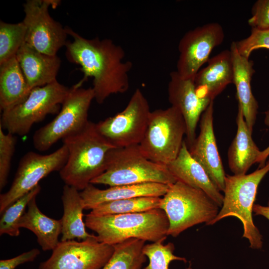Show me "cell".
Returning a JSON list of instances; mask_svg holds the SVG:
<instances>
[{"label": "cell", "instance_id": "obj_1", "mask_svg": "<svg viewBox=\"0 0 269 269\" xmlns=\"http://www.w3.org/2000/svg\"><path fill=\"white\" fill-rule=\"evenodd\" d=\"M68 35L73 38L67 41L66 56L72 63L80 66L84 73L81 81L75 84L81 87L88 77L93 78L94 99L102 104L113 94H123L130 86L129 74L133 64L125 60L123 47L108 38L86 39L65 27Z\"/></svg>", "mask_w": 269, "mask_h": 269}, {"label": "cell", "instance_id": "obj_2", "mask_svg": "<svg viewBox=\"0 0 269 269\" xmlns=\"http://www.w3.org/2000/svg\"><path fill=\"white\" fill-rule=\"evenodd\" d=\"M62 140L68 156L59 171L60 177L66 185L83 190L105 171L107 154L116 147L99 133L96 123L90 121Z\"/></svg>", "mask_w": 269, "mask_h": 269}, {"label": "cell", "instance_id": "obj_3", "mask_svg": "<svg viewBox=\"0 0 269 269\" xmlns=\"http://www.w3.org/2000/svg\"><path fill=\"white\" fill-rule=\"evenodd\" d=\"M86 227L97 234L99 242L113 246L136 238L151 243L167 238L169 221L159 208L124 214L86 215Z\"/></svg>", "mask_w": 269, "mask_h": 269}, {"label": "cell", "instance_id": "obj_4", "mask_svg": "<svg viewBox=\"0 0 269 269\" xmlns=\"http://www.w3.org/2000/svg\"><path fill=\"white\" fill-rule=\"evenodd\" d=\"M269 172V158L266 164L248 174H226L222 205L216 217L211 222L212 225L228 217H235L242 223V237L248 240L250 248L260 250L263 246V237L253 219V208L261 181Z\"/></svg>", "mask_w": 269, "mask_h": 269}, {"label": "cell", "instance_id": "obj_5", "mask_svg": "<svg viewBox=\"0 0 269 269\" xmlns=\"http://www.w3.org/2000/svg\"><path fill=\"white\" fill-rule=\"evenodd\" d=\"M176 181L166 165L147 158L136 145L111 149L107 155L105 171L91 183L110 187L146 183L170 185Z\"/></svg>", "mask_w": 269, "mask_h": 269}, {"label": "cell", "instance_id": "obj_6", "mask_svg": "<svg viewBox=\"0 0 269 269\" xmlns=\"http://www.w3.org/2000/svg\"><path fill=\"white\" fill-rule=\"evenodd\" d=\"M220 208L203 190L179 181L169 186L159 206L169 221L167 235L173 237L197 224L209 225Z\"/></svg>", "mask_w": 269, "mask_h": 269}, {"label": "cell", "instance_id": "obj_7", "mask_svg": "<svg viewBox=\"0 0 269 269\" xmlns=\"http://www.w3.org/2000/svg\"><path fill=\"white\" fill-rule=\"evenodd\" d=\"M186 133L184 118L173 106L151 111L144 136L138 145L148 159L167 165L177 156Z\"/></svg>", "mask_w": 269, "mask_h": 269}, {"label": "cell", "instance_id": "obj_8", "mask_svg": "<svg viewBox=\"0 0 269 269\" xmlns=\"http://www.w3.org/2000/svg\"><path fill=\"white\" fill-rule=\"evenodd\" d=\"M69 90L57 80L32 89L23 102L2 112L0 126L14 135L27 134L34 124L59 113Z\"/></svg>", "mask_w": 269, "mask_h": 269}, {"label": "cell", "instance_id": "obj_9", "mask_svg": "<svg viewBox=\"0 0 269 269\" xmlns=\"http://www.w3.org/2000/svg\"><path fill=\"white\" fill-rule=\"evenodd\" d=\"M93 99L92 87L85 89L74 85L70 88L57 116L34 133V147L39 151H46L58 140L83 128L89 122L88 111Z\"/></svg>", "mask_w": 269, "mask_h": 269}, {"label": "cell", "instance_id": "obj_10", "mask_svg": "<svg viewBox=\"0 0 269 269\" xmlns=\"http://www.w3.org/2000/svg\"><path fill=\"white\" fill-rule=\"evenodd\" d=\"M150 112L146 98L139 89H136L122 111L96 123V128L116 148L139 145L144 136Z\"/></svg>", "mask_w": 269, "mask_h": 269}, {"label": "cell", "instance_id": "obj_11", "mask_svg": "<svg viewBox=\"0 0 269 269\" xmlns=\"http://www.w3.org/2000/svg\"><path fill=\"white\" fill-rule=\"evenodd\" d=\"M68 156V149L64 144L48 154L34 151L25 153L19 161L10 188L0 195V214L38 185L42 179L53 171H60L65 164Z\"/></svg>", "mask_w": 269, "mask_h": 269}, {"label": "cell", "instance_id": "obj_12", "mask_svg": "<svg viewBox=\"0 0 269 269\" xmlns=\"http://www.w3.org/2000/svg\"><path fill=\"white\" fill-rule=\"evenodd\" d=\"M60 2L58 0H27L23 4L25 42L48 55H56L67 42L65 27L53 19L48 11L49 7L55 8Z\"/></svg>", "mask_w": 269, "mask_h": 269}, {"label": "cell", "instance_id": "obj_13", "mask_svg": "<svg viewBox=\"0 0 269 269\" xmlns=\"http://www.w3.org/2000/svg\"><path fill=\"white\" fill-rule=\"evenodd\" d=\"M113 252V246L99 242L97 235L81 242L61 241L38 269H102Z\"/></svg>", "mask_w": 269, "mask_h": 269}, {"label": "cell", "instance_id": "obj_14", "mask_svg": "<svg viewBox=\"0 0 269 269\" xmlns=\"http://www.w3.org/2000/svg\"><path fill=\"white\" fill-rule=\"evenodd\" d=\"M224 36L222 26L215 22L187 31L178 44L176 72L183 78L194 79L213 49L222 43Z\"/></svg>", "mask_w": 269, "mask_h": 269}, {"label": "cell", "instance_id": "obj_15", "mask_svg": "<svg viewBox=\"0 0 269 269\" xmlns=\"http://www.w3.org/2000/svg\"><path fill=\"white\" fill-rule=\"evenodd\" d=\"M168 96L171 106L177 108L184 118L186 143L189 148L196 138V128L201 116L212 101L198 95L194 79L183 78L176 71L170 73Z\"/></svg>", "mask_w": 269, "mask_h": 269}, {"label": "cell", "instance_id": "obj_16", "mask_svg": "<svg viewBox=\"0 0 269 269\" xmlns=\"http://www.w3.org/2000/svg\"><path fill=\"white\" fill-rule=\"evenodd\" d=\"M214 101L200 119V132L188 149L192 157L203 167L220 191H224L226 173L216 143L213 128Z\"/></svg>", "mask_w": 269, "mask_h": 269}, {"label": "cell", "instance_id": "obj_17", "mask_svg": "<svg viewBox=\"0 0 269 269\" xmlns=\"http://www.w3.org/2000/svg\"><path fill=\"white\" fill-rule=\"evenodd\" d=\"M207 66L200 70L194 78L196 92L202 98L211 101L231 83L234 72L230 50L225 49L209 58Z\"/></svg>", "mask_w": 269, "mask_h": 269}, {"label": "cell", "instance_id": "obj_18", "mask_svg": "<svg viewBox=\"0 0 269 269\" xmlns=\"http://www.w3.org/2000/svg\"><path fill=\"white\" fill-rule=\"evenodd\" d=\"M16 57L31 90L57 80L61 64L57 55L41 53L25 42Z\"/></svg>", "mask_w": 269, "mask_h": 269}, {"label": "cell", "instance_id": "obj_19", "mask_svg": "<svg viewBox=\"0 0 269 269\" xmlns=\"http://www.w3.org/2000/svg\"><path fill=\"white\" fill-rule=\"evenodd\" d=\"M166 166L177 181L203 190L221 207L223 195L203 167L191 155L185 140L176 158Z\"/></svg>", "mask_w": 269, "mask_h": 269}, {"label": "cell", "instance_id": "obj_20", "mask_svg": "<svg viewBox=\"0 0 269 269\" xmlns=\"http://www.w3.org/2000/svg\"><path fill=\"white\" fill-rule=\"evenodd\" d=\"M169 186L157 183H146L117 185L100 189L90 183L80 194L84 210H92L99 204L112 201L139 197H161L166 193Z\"/></svg>", "mask_w": 269, "mask_h": 269}, {"label": "cell", "instance_id": "obj_21", "mask_svg": "<svg viewBox=\"0 0 269 269\" xmlns=\"http://www.w3.org/2000/svg\"><path fill=\"white\" fill-rule=\"evenodd\" d=\"M230 50L233 66V83L236 88L238 105L242 109L249 129L253 132L259 108L251 88L252 76L255 72L254 62L240 55L235 41L232 42Z\"/></svg>", "mask_w": 269, "mask_h": 269}, {"label": "cell", "instance_id": "obj_22", "mask_svg": "<svg viewBox=\"0 0 269 269\" xmlns=\"http://www.w3.org/2000/svg\"><path fill=\"white\" fill-rule=\"evenodd\" d=\"M236 123L237 133L228 151V165L234 175H243L257 163L261 150L253 140L252 132L248 127L239 105Z\"/></svg>", "mask_w": 269, "mask_h": 269}, {"label": "cell", "instance_id": "obj_23", "mask_svg": "<svg viewBox=\"0 0 269 269\" xmlns=\"http://www.w3.org/2000/svg\"><path fill=\"white\" fill-rule=\"evenodd\" d=\"M31 91L16 55L0 64V109L2 112L23 102Z\"/></svg>", "mask_w": 269, "mask_h": 269}, {"label": "cell", "instance_id": "obj_24", "mask_svg": "<svg viewBox=\"0 0 269 269\" xmlns=\"http://www.w3.org/2000/svg\"><path fill=\"white\" fill-rule=\"evenodd\" d=\"M61 199L63 206V215L61 222V241L73 240L75 239L86 240L95 235L86 231L83 221L84 205L79 190L65 185Z\"/></svg>", "mask_w": 269, "mask_h": 269}, {"label": "cell", "instance_id": "obj_25", "mask_svg": "<svg viewBox=\"0 0 269 269\" xmlns=\"http://www.w3.org/2000/svg\"><path fill=\"white\" fill-rule=\"evenodd\" d=\"M35 198H33L28 203L27 211L19 221L18 227L32 232L43 251H52L59 242L61 220L54 219L42 213L36 204Z\"/></svg>", "mask_w": 269, "mask_h": 269}, {"label": "cell", "instance_id": "obj_26", "mask_svg": "<svg viewBox=\"0 0 269 269\" xmlns=\"http://www.w3.org/2000/svg\"><path fill=\"white\" fill-rule=\"evenodd\" d=\"M145 243L131 238L113 245V253L102 269H142L147 258L143 252Z\"/></svg>", "mask_w": 269, "mask_h": 269}, {"label": "cell", "instance_id": "obj_27", "mask_svg": "<svg viewBox=\"0 0 269 269\" xmlns=\"http://www.w3.org/2000/svg\"><path fill=\"white\" fill-rule=\"evenodd\" d=\"M161 197H139L105 202L90 212L96 216L124 214L147 211L159 208Z\"/></svg>", "mask_w": 269, "mask_h": 269}, {"label": "cell", "instance_id": "obj_28", "mask_svg": "<svg viewBox=\"0 0 269 269\" xmlns=\"http://www.w3.org/2000/svg\"><path fill=\"white\" fill-rule=\"evenodd\" d=\"M41 187L38 184L10 206L1 214L0 220V235L7 234L17 237L20 234L18 222L29 202L39 194Z\"/></svg>", "mask_w": 269, "mask_h": 269}, {"label": "cell", "instance_id": "obj_29", "mask_svg": "<svg viewBox=\"0 0 269 269\" xmlns=\"http://www.w3.org/2000/svg\"><path fill=\"white\" fill-rule=\"evenodd\" d=\"M26 27L23 21L17 23L0 22V64L16 55L25 42Z\"/></svg>", "mask_w": 269, "mask_h": 269}, {"label": "cell", "instance_id": "obj_30", "mask_svg": "<svg viewBox=\"0 0 269 269\" xmlns=\"http://www.w3.org/2000/svg\"><path fill=\"white\" fill-rule=\"evenodd\" d=\"M165 239L145 244L143 252L148 259V265L144 269H169V266L173 261H182L186 263L185 258L178 257L174 254L175 247L172 243L166 245L163 243ZM186 269H193L189 266Z\"/></svg>", "mask_w": 269, "mask_h": 269}, {"label": "cell", "instance_id": "obj_31", "mask_svg": "<svg viewBox=\"0 0 269 269\" xmlns=\"http://www.w3.org/2000/svg\"><path fill=\"white\" fill-rule=\"evenodd\" d=\"M16 143V136L9 133H5L0 126V190L7 183L11 160Z\"/></svg>", "mask_w": 269, "mask_h": 269}, {"label": "cell", "instance_id": "obj_32", "mask_svg": "<svg viewBox=\"0 0 269 269\" xmlns=\"http://www.w3.org/2000/svg\"><path fill=\"white\" fill-rule=\"evenodd\" d=\"M235 43L240 55L249 58L255 50L261 48L269 49V29L260 30L252 28L248 37L236 41Z\"/></svg>", "mask_w": 269, "mask_h": 269}, {"label": "cell", "instance_id": "obj_33", "mask_svg": "<svg viewBox=\"0 0 269 269\" xmlns=\"http://www.w3.org/2000/svg\"><path fill=\"white\" fill-rule=\"evenodd\" d=\"M252 16L248 22L252 28L269 29V0H258L252 8Z\"/></svg>", "mask_w": 269, "mask_h": 269}, {"label": "cell", "instance_id": "obj_34", "mask_svg": "<svg viewBox=\"0 0 269 269\" xmlns=\"http://www.w3.org/2000/svg\"><path fill=\"white\" fill-rule=\"evenodd\" d=\"M40 254L37 249H33L9 259L0 261V269H15L20 265L33 261Z\"/></svg>", "mask_w": 269, "mask_h": 269}, {"label": "cell", "instance_id": "obj_35", "mask_svg": "<svg viewBox=\"0 0 269 269\" xmlns=\"http://www.w3.org/2000/svg\"><path fill=\"white\" fill-rule=\"evenodd\" d=\"M265 123L269 127V109L265 112ZM269 158V145L263 150H261L257 163L259 164V167L264 166L267 162V159Z\"/></svg>", "mask_w": 269, "mask_h": 269}, {"label": "cell", "instance_id": "obj_36", "mask_svg": "<svg viewBox=\"0 0 269 269\" xmlns=\"http://www.w3.org/2000/svg\"><path fill=\"white\" fill-rule=\"evenodd\" d=\"M253 213L256 216H262L269 221V206L255 204Z\"/></svg>", "mask_w": 269, "mask_h": 269}, {"label": "cell", "instance_id": "obj_37", "mask_svg": "<svg viewBox=\"0 0 269 269\" xmlns=\"http://www.w3.org/2000/svg\"><path fill=\"white\" fill-rule=\"evenodd\" d=\"M267 206H269V197L268 198V202H267Z\"/></svg>", "mask_w": 269, "mask_h": 269}]
</instances>
